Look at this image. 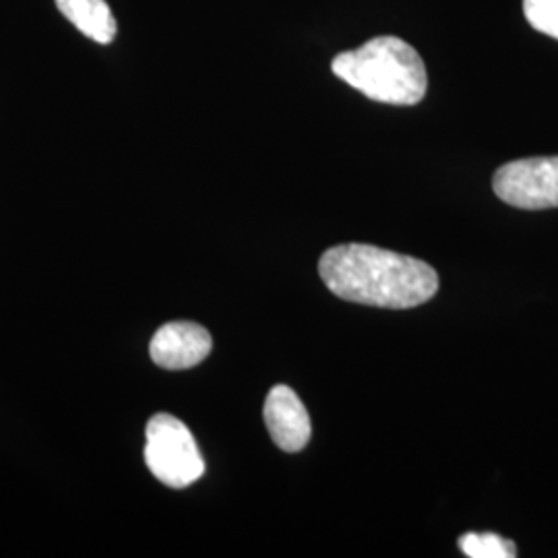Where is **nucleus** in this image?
<instances>
[{
    "label": "nucleus",
    "instance_id": "6e6552de",
    "mask_svg": "<svg viewBox=\"0 0 558 558\" xmlns=\"http://www.w3.org/2000/svg\"><path fill=\"white\" fill-rule=\"evenodd\" d=\"M459 548L470 558H513L518 557V546L511 539L500 538L499 534H463Z\"/></svg>",
    "mask_w": 558,
    "mask_h": 558
},
{
    "label": "nucleus",
    "instance_id": "f03ea898",
    "mask_svg": "<svg viewBox=\"0 0 558 558\" xmlns=\"http://www.w3.org/2000/svg\"><path fill=\"white\" fill-rule=\"evenodd\" d=\"M331 71L368 100L414 106L424 100L428 77L418 52L396 36H380L356 50L341 52Z\"/></svg>",
    "mask_w": 558,
    "mask_h": 558
},
{
    "label": "nucleus",
    "instance_id": "423d86ee",
    "mask_svg": "<svg viewBox=\"0 0 558 558\" xmlns=\"http://www.w3.org/2000/svg\"><path fill=\"white\" fill-rule=\"evenodd\" d=\"M269 435L281 451L296 453L311 440V416L299 396L288 385H276L263 408Z\"/></svg>",
    "mask_w": 558,
    "mask_h": 558
},
{
    "label": "nucleus",
    "instance_id": "20e7f679",
    "mask_svg": "<svg viewBox=\"0 0 558 558\" xmlns=\"http://www.w3.org/2000/svg\"><path fill=\"white\" fill-rule=\"evenodd\" d=\"M493 189L500 201L518 209L558 207V156L505 163L493 179Z\"/></svg>",
    "mask_w": 558,
    "mask_h": 558
},
{
    "label": "nucleus",
    "instance_id": "39448f33",
    "mask_svg": "<svg viewBox=\"0 0 558 558\" xmlns=\"http://www.w3.org/2000/svg\"><path fill=\"white\" fill-rule=\"evenodd\" d=\"M211 348L214 341L205 327L191 320H174L156 331L149 354L161 368L186 371L207 359Z\"/></svg>",
    "mask_w": 558,
    "mask_h": 558
},
{
    "label": "nucleus",
    "instance_id": "7ed1b4c3",
    "mask_svg": "<svg viewBox=\"0 0 558 558\" xmlns=\"http://www.w3.org/2000/svg\"><path fill=\"white\" fill-rule=\"evenodd\" d=\"M145 463L170 488H186L205 474L199 447L184 422L156 414L145 428Z\"/></svg>",
    "mask_w": 558,
    "mask_h": 558
},
{
    "label": "nucleus",
    "instance_id": "f257e3e1",
    "mask_svg": "<svg viewBox=\"0 0 558 558\" xmlns=\"http://www.w3.org/2000/svg\"><path fill=\"white\" fill-rule=\"evenodd\" d=\"M319 276L338 299L396 311L420 306L439 290V276L428 263L371 244L329 248L320 257Z\"/></svg>",
    "mask_w": 558,
    "mask_h": 558
},
{
    "label": "nucleus",
    "instance_id": "1a4fd4ad",
    "mask_svg": "<svg viewBox=\"0 0 558 558\" xmlns=\"http://www.w3.org/2000/svg\"><path fill=\"white\" fill-rule=\"evenodd\" d=\"M523 13L534 29L558 40V0H523Z\"/></svg>",
    "mask_w": 558,
    "mask_h": 558
},
{
    "label": "nucleus",
    "instance_id": "0eeeda50",
    "mask_svg": "<svg viewBox=\"0 0 558 558\" xmlns=\"http://www.w3.org/2000/svg\"><path fill=\"white\" fill-rule=\"evenodd\" d=\"M57 7L89 40L106 46L117 38L119 27L106 0H57Z\"/></svg>",
    "mask_w": 558,
    "mask_h": 558
}]
</instances>
